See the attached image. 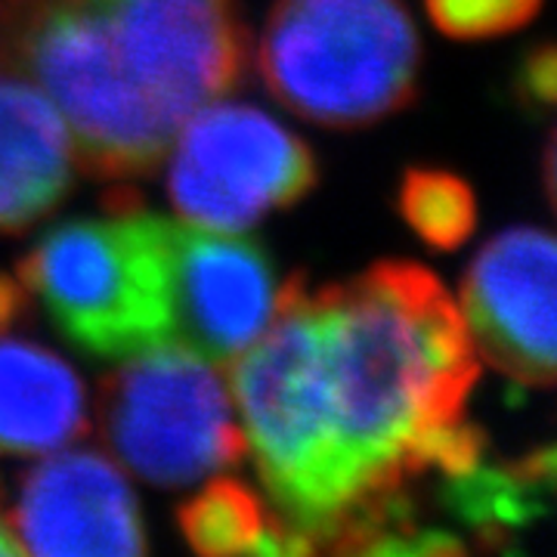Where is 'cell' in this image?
Instances as JSON below:
<instances>
[{
    "mask_svg": "<svg viewBox=\"0 0 557 557\" xmlns=\"http://www.w3.org/2000/svg\"><path fill=\"white\" fill-rule=\"evenodd\" d=\"M310 300L319 403L354 502L335 555H381L412 480L486 458V434L465 418L478 350L453 295L421 263L381 260Z\"/></svg>",
    "mask_w": 557,
    "mask_h": 557,
    "instance_id": "1",
    "label": "cell"
},
{
    "mask_svg": "<svg viewBox=\"0 0 557 557\" xmlns=\"http://www.w3.org/2000/svg\"><path fill=\"white\" fill-rule=\"evenodd\" d=\"M0 65L60 109L78 164L146 177L180 127L239 87V0H0Z\"/></svg>",
    "mask_w": 557,
    "mask_h": 557,
    "instance_id": "2",
    "label": "cell"
},
{
    "mask_svg": "<svg viewBox=\"0 0 557 557\" xmlns=\"http://www.w3.org/2000/svg\"><path fill=\"white\" fill-rule=\"evenodd\" d=\"M16 278L87 357L121 362L168 344V220L134 196L109 201L106 218L50 230L20 260Z\"/></svg>",
    "mask_w": 557,
    "mask_h": 557,
    "instance_id": "3",
    "label": "cell"
},
{
    "mask_svg": "<svg viewBox=\"0 0 557 557\" xmlns=\"http://www.w3.org/2000/svg\"><path fill=\"white\" fill-rule=\"evenodd\" d=\"M258 65L285 109L354 131L416 100L421 40L403 0H276Z\"/></svg>",
    "mask_w": 557,
    "mask_h": 557,
    "instance_id": "4",
    "label": "cell"
},
{
    "mask_svg": "<svg viewBox=\"0 0 557 557\" xmlns=\"http://www.w3.org/2000/svg\"><path fill=\"white\" fill-rule=\"evenodd\" d=\"M106 446L139 480L177 490L239 465L248 440L218 366L177 344H161L100 384Z\"/></svg>",
    "mask_w": 557,
    "mask_h": 557,
    "instance_id": "5",
    "label": "cell"
},
{
    "mask_svg": "<svg viewBox=\"0 0 557 557\" xmlns=\"http://www.w3.org/2000/svg\"><path fill=\"white\" fill-rule=\"evenodd\" d=\"M168 196L186 223L242 233L292 208L319 180L313 149L245 102H208L168 152Z\"/></svg>",
    "mask_w": 557,
    "mask_h": 557,
    "instance_id": "6",
    "label": "cell"
},
{
    "mask_svg": "<svg viewBox=\"0 0 557 557\" xmlns=\"http://www.w3.org/2000/svg\"><path fill=\"white\" fill-rule=\"evenodd\" d=\"M168 344L230 369L276 313L282 282L258 242L168 220Z\"/></svg>",
    "mask_w": 557,
    "mask_h": 557,
    "instance_id": "7",
    "label": "cell"
},
{
    "mask_svg": "<svg viewBox=\"0 0 557 557\" xmlns=\"http://www.w3.org/2000/svg\"><path fill=\"white\" fill-rule=\"evenodd\" d=\"M555 263L552 233L518 226L486 242L461 282L474 350L523 387L555 381Z\"/></svg>",
    "mask_w": 557,
    "mask_h": 557,
    "instance_id": "8",
    "label": "cell"
},
{
    "mask_svg": "<svg viewBox=\"0 0 557 557\" xmlns=\"http://www.w3.org/2000/svg\"><path fill=\"white\" fill-rule=\"evenodd\" d=\"M7 523L22 555L137 557L149 552L139 502L115 461L60 453L22 478Z\"/></svg>",
    "mask_w": 557,
    "mask_h": 557,
    "instance_id": "9",
    "label": "cell"
},
{
    "mask_svg": "<svg viewBox=\"0 0 557 557\" xmlns=\"http://www.w3.org/2000/svg\"><path fill=\"white\" fill-rule=\"evenodd\" d=\"M78 152L60 109L32 81L0 72V236H20L75 186Z\"/></svg>",
    "mask_w": 557,
    "mask_h": 557,
    "instance_id": "10",
    "label": "cell"
},
{
    "mask_svg": "<svg viewBox=\"0 0 557 557\" xmlns=\"http://www.w3.org/2000/svg\"><path fill=\"white\" fill-rule=\"evenodd\" d=\"M87 431L78 372L40 344L0 335V456H47Z\"/></svg>",
    "mask_w": 557,
    "mask_h": 557,
    "instance_id": "11",
    "label": "cell"
},
{
    "mask_svg": "<svg viewBox=\"0 0 557 557\" xmlns=\"http://www.w3.org/2000/svg\"><path fill=\"white\" fill-rule=\"evenodd\" d=\"M183 539L193 552L226 555H292V542L273 511L239 480H214L177 511Z\"/></svg>",
    "mask_w": 557,
    "mask_h": 557,
    "instance_id": "12",
    "label": "cell"
},
{
    "mask_svg": "<svg viewBox=\"0 0 557 557\" xmlns=\"http://www.w3.org/2000/svg\"><path fill=\"white\" fill-rule=\"evenodd\" d=\"M397 211L418 239L440 251H456L478 226V201L471 186L434 168H409L403 174Z\"/></svg>",
    "mask_w": 557,
    "mask_h": 557,
    "instance_id": "13",
    "label": "cell"
},
{
    "mask_svg": "<svg viewBox=\"0 0 557 557\" xmlns=\"http://www.w3.org/2000/svg\"><path fill=\"white\" fill-rule=\"evenodd\" d=\"M443 35L458 40L498 38L533 20L542 0H424Z\"/></svg>",
    "mask_w": 557,
    "mask_h": 557,
    "instance_id": "14",
    "label": "cell"
},
{
    "mask_svg": "<svg viewBox=\"0 0 557 557\" xmlns=\"http://www.w3.org/2000/svg\"><path fill=\"white\" fill-rule=\"evenodd\" d=\"M557 57L552 44H542L533 50L523 69H520V97L533 109H552L555 106V87H557Z\"/></svg>",
    "mask_w": 557,
    "mask_h": 557,
    "instance_id": "15",
    "label": "cell"
},
{
    "mask_svg": "<svg viewBox=\"0 0 557 557\" xmlns=\"http://www.w3.org/2000/svg\"><path fill=\"white\" fill-rule=\"evenodd\" d=\"M32 298L25 295L20 278L0 273V335H10V329L25 319Z\"/></svg>",
    "mask_w": 557,
    "mask_h": 557,
    "instance_id": "16",
    "label": "cell"
},
{
    "mask_svg": "<svg viewBox=\"0 0 557 557\" xmlns=\"http://www.w3.org/2000/svg\"><path fill=\"white\" fill-rule=\"evenodd\" d=\"M0 555H22L20 542L13 536V530L7 523V511H3V486H0Z\"/></svg>",
    "mask_w": 557,
    "mask_h": 557,
    "instance_id": "17",
    "label": "cell"
},
{
    "mask_svg": "<svg viewBox=\"0 0 557 557\" xmlns=\"http://www.w3.org/2000/svg\"><path fill=\"white\" fill-rule=\"evenodd\" d=\"M545 193L548 199H555V139H548L545 146Z\"/></svg>",
    "mask_w": 557,
    "mask_h": 557,
    "instance_id": "18",
    "label": "cell"
}]
</instances>
